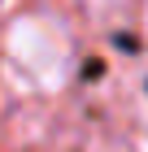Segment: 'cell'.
Here are the masks:
<instances>
[{"label": "cell", "instance_id": "obj_1", "mask_svg": "<svg viewBox=\"0 0 148 152\" xmlns=\"http://www.w3.org/2000/svg\"><path fill=\"white\" fill-rule=\"evenodd\" d=\"M4 52L35 87L57 91L74 70V39L70 26L52 13H22L4 31Z\"/></svg>", "mask_w": 148, "mask_h": 152}, {"label": "cell", "instance_id": "obj_2", "mask_svg": "<svg viewBox=\"0 0 148 152\" xmlns=\"http://www.w3.org/2000/svg\"><path fill=\"white\" fill-rule=\"evenodd\" d=\"M126 96H131L135 113L148 122V57H139L135 65H131V74H126Z\"/></svg>", "mask_w": 148, "mask_h": 152}, {"label": "cell", "instance_id": "obj_3", "mask_svg": "<svg viewBox=\"0 0 148 152\" xmlns=\"http://www.w3.org/2000/svg\"><path fill=\"white\" fill-rule=\"evenodd\" d=\"M91 9H96V13H122L126 0H91Z\"/></svg>", "mask_w": 148, "mask_h": 152}, {"label": "cell", "instance_id": "obj_4", "mask_svg": "<svg viewBox=\"0 0 148 152\" xmlns=\"http://www.w3.org/2000/svg\"><path fill=\"white\" fill-rule=\"evenodd\" d=\"M144 22H148V4H144Z\"/></svg>", "mask_w": 148, "mask_h": 152}]
</instances>
